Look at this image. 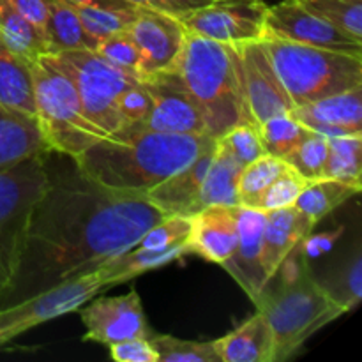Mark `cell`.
<instances>
[{
    "instance_id": "obj_10",
    "label": "cell",
    "mask_w": 362,
    "mask_h": 362,
    "mask_svg": "<svg viewBox=\"0 0 362 362\" xmlns=\"http://www.w3.org/2000/svg\"><path fill=\"white\" fill-rule=\"evenodd\" d=\"M267 7L265 0H212L179 20L189 34L235 46L265 37Z\"/></svg>"
},
{
    "instance_id": "obj_4",
    "label": "cell",
    "mask_w": 362,
    "mask_h": 362,
    "mask_svg": "<svg viewBox=\"0 0 362 362\" xmlns=\"http://www.w3.org/2000/svg\"><path fill=\"white\" fill-rule=\"evenodd\" d=\"M255 306L271 325L272 362L288 361L315 332L345 313L324 285L315 279L306 262H300L279 288L272 292L265 288Z\"/></svg>"
},
{
    "instance_id": "obj_21",
    "label": "cell",
    "mask_w": 362,
    "mask_h": 362,
    "mask_svg": "<svg viewBox=\"0 0 362 362\" xmlns=\"http://www.w3.org/2000/svg\"><path fill=\"white\" fill-rule=\"evenodd\" d=\"M48 152L35 117L0 106V170Z\"/></svg>"
},
{
    "instance_id": "obj_31",
    "label": "cell",
    "mask_w": 362,
    "mask_h": 362,
    "mask_svg": "<svg viewBox=\"0 0 362 362\" xmlns=\"http://www.w3.org/2000/svg\"><path fill=\"white\" fill-rule=\"evenodd\" d=\"M288 168L285 159L276 156L264 154L255 159L250 165L243 166L237 179V197L243 207H250L251 202L269 186L274 179H278Z\"/></svg>"
},
{
    "instance_id": "obj_15",
    "label": "cell",
    "mask_w": 362,
    "mask_h": 362,
    "mask_svg": "<svg viewBox=\"0 0 362 362\" xmlns=\"http://www.w3.org/2000/svg\"><path fill=\"white\" fill-rule=\"evenodd\" d=\"M127 32L141 52L140 78L173 69L187 34L179 18L144 7H138Z\"/></svg>"
},
{
    "instance_id": "obj_5",
    "label": "cell",
    "mask_w": 362,
    "mask_h": 362,
    "mask_svg": "<svg viewBox=\"0 0 362 362\" xmlns=\"http://www.w3.org/2000/svg\"><path fill=\"white\" fill-rule=\"evenodd\" d=\"M264 48L293 108L362 87V55L265 35Z\"/></svg>"
},
{
    "instance_id": "obj_33",
    "label": "cell",
    "mask_w": 362,
    "mask_h": 362,
    "mask_svg": "<svg viewBox=\"0 0 362 362\" xmlns=\"http://www.w3.org/2000/svg\"><path fill=\"white\" fill-rule=\"evenodd\" d=\"M297 2L362 42V0H297Z\"/></svg>"
},
{
    "instance_id": "obj_28",
    "label": "cell",
    "mask_w": 362,
    "mask_h": 362,
    "mask_svg": "<svg viewBox=\"0 0 362 362\" xmlns=\"http://www.w3.org/2000/svg\"><path fill=\"white\" fill-rule=\"evenodd\" d=\"M359 193L361 187L322 177V179L308 180V184L297 197L293 207L304 212L317 225L325 216H329L339 205H343L346 200H350V198Z\"/></svg>"
},
{
    "instance_id": "obj_23",
    "label": "cell",
    "mask_w": 362,
    "mask_h": 362,
    "mask_svg": "<svg viewBox=\"0 0 362 362\" xmlns=\"http://www.w3.org/2000/svg\"><path fill=\"white\" fill-rule=\"evenodd\" d=\"M184 255H189L186 240L175 244V246L163 247V250H138V247H131V250L103 262L95 271L101 276L105 286H115L120 285V283L129 281V279L138 278V276L145 274V272L163 267V265L172 264V262L182 258Z\"/></svg>"
},
{
    "instance_id": "obj_30",
    "label": "cell",
    "mask_w": 362,
    "mask_h": 362,
    "mask_svg": "<svg viewBox=\"0 0 362 362\" xmlns=\"http://www.w3.org/2000/svg\"><path fill=\"white\" fill-rule=\"evenodd\" d=\"M257 129L264 144L265 154L281 159H285L308 133V127H304L290 112L271 117Z\"/></svg>"
},
{
    "instance_id": "obj_2",
    "label": "cell",
    "mask_w": 362,
    "mask_h": 362,
    "mask_svg": "<svg viewBox=\"0 0 362 362\" xmlns=\"http://www.w3.org/2000/svg\"><path fill=\"white\" fill-rule=\"evenodd\" d=\"M214 141L211 136L159 133L134 124L101 138L73 161L85 177L105 189L144 197Z\"/></svg>"
},
{
    "instance_id": "obj_17",
    "label": "cell",
    "mask_w": 362,
    "mask_h": 362,
    "mask_svg": "<svg viewBox=\"0 0 362 362\" xmlns=\"http://www.w3.org/2000/svg\"><path fill=\"white\" fill-rule=\"evenodd\" d=\"M239 205H209L191 216L187 250L211 264L223 265L233 255L239 239Z\"/></svg>"
},
{
    "instance_id": "obj_42",
    "label": "cell",
    "mask_w": 362,
    "mask_h": 362,
    "mask_svg": "<svg viewBox=\"0 0 362 362\" xmlns=\"http://www.w3.org/2000/svg\"><path fill=\"white\" fill-rule=\"evenodd\" d=\"M110 356L117 362H158V354L147 338H131L108 345Z\"/></svg>"
},
{
    "instance_id": "obj_43",
    "label": "cell",
    "mask_w": 362,
    "mask_h": 362,
    "mask_svg": "<svg viewBox=\"0 0 362 362\" xmlns=\"http://www.w3.org/2000/svg\"><path fill=\"white\" fill-rule=\"evenodd\" d=\"M126 2L133 4L136 7H144V9L158 11V13L180 18L189 13V11L207 6L212 0H126Z\"/></svg>"
},
{
    "instance_id": "obj_11",
    "label": "cell",
    "mask_w": 362,
    "mask_h": 362,
    "mask_svg": "<svg viewBox=\"0 0 362 362\" xmlns=\"http://www.w3.org/2000/svg\"><path fill=\"white\" fill-rule=\"evenodd\" d=\"M151 95V112L140 124L159 133L209 136L200 108L175 69L141 76Z\"/></svg>"
},
{
    "instance_id": "obj_41",
    "label": "cell",
    "mask_w": 362,
    "mask_h": 362,
    "mask_svg": "<svg viewBox=\"0 0 362 362\" xmlns=\"http://www.w3.org/2000/svg\"><path fill=\"white\" fill-rule=\"evenodd\" d=\"M117 108H119V113L126 126L141 124L147 119L148 112H151V95H148V90L141 78L131 81L124 88L122 94L119 95V101H117Z\"/></svg>"
},
{
    "instance_id": "obj_39",
    "label": "cell",
    "mask_w": 362,
    "mask_h": 362,
    "mask_svg": "<svg viewBox=\"0 0 362 362\" xmlns=\"http://www.w3.org/2000/svg\"><path fill=\"white\" fill-rule=\"evenodd\" d=\"M191 228V218L187 216H166L152 225L133 247L138 250H163L175 246L187 239Z\"/></svg>"
},
{
    "instance_id": "obj_1",
    "label": "cell",
    "mask_w": 362,
    "mask_h": 362,
    "mask_svg": "<svg viewBox=\"0 0 362 362\" xmlns=\"http://www.w3.org/2000/svg\"><path fill=\"white\" fill-rule=\"evenodd\" d=\"M163 218L144 197L105 189L76 165L57 177L49 173L32 212L20 271L0 308L90 274L108 258L131 250Z\"/></svg>"
},
{
    "instance_id": "obj_25",
    "label": "cell",
    "mask_w": 362,
    "mask_h": 362,
    "mask_svg": "<svg viewBox=\"0 0 362 362\" xmlns=\"http://www.w3.org/2000/svg\"><path fill=\"white\" fill-rule=\"evenodd\" d=\"M30 64L0 41V106L35 117Z\"/></svg>"
},
{
    "instance_id": "obj_27",
    "label": "cell",
    "mask_w": 362,
    "mask_h": 362,
    "mask_svg": "<svg viewBox=\"0 0 362 362\" xmlns=\"http://www.w3.org/2000/svg\"><path fill=\"white\" fill-rule=\"evenodd\" d=\"M0 41L28 62L48 53L45 34L7 0H0Z\"/></svg>"
},
{
    "instance_id": "obj_34",
    "label": "cell",
    "mask_w": 362,
    "mask_h": 362,
    "mask_svg": "<svg viewBox=\"0 0 362 362\" xmlns=\"http://www.w3.org/2000/svg\"><path fill=\"white\" fill-rule=\"evenodd\" d=\"M158 354V362H221L214 341H189L170 334L148 338Z\"/></svg>"
},
{
    "instance_id": "obj_36",
    "label": "cell",
    "mask_w": 362,
    "mask_h": 362,
    "mask_svg": "<svg viewBox=\"0 0 362 362\" xmlns=\"http://www.w3.org/2000/svg\"><path fill=\"white\" fill-rule=\"evenodd\" d=\"M306 184L308 180L288 166L278 179L272 180V182L269 184L253 202H251V205L247 209H257V211L269 212L278 211V209L292 207Z\"/></svg>"
},
{
    "instance_id": "obj_16",
    "label": "cell",
    "mask_w": 362,
    "mask_h": 362,
    "mask_svg": "<svg viewBox=\"0 0 362 362\" xmlns=\"http://www.w3.org/2000/svg\"><path fill=\"white\" fill-rule=\"evenodd\" d=\"M239 239L232 257L221 265L239 283L240 288L251 300H257L269 286L267 274L262 264V244H264L265 212L239 205L237 209Z\"/></svg>"
},
{
    "instance_id": "obj_3",
    "label": "cell",
    "mask_w": 362,
    "mask_h": 362,
    "mask_svg": "<svg viewBox=\"0 0 362 362\" xmlns=\"http://www.w3.org/2000/svg\"><path fill=\"white\" fill-rule=\"evenodd\" d=\"M173 69L200 108L209 136L216 140L230 127L250 122L235 46L187 32Z\"/></svg>"
},
{
    "instance_id": "obj_37",
    "label": "cell",
    "mask_w": 362,
    "mask_h": 362,
    "mask_svg": "<svg viewBox=\"0 0 362 362\" xmlns=\"http://www.w3.org/2000/svg\"><path fill=\"white\" fill-rule=\"evenodd\" d=\"M216 144L223 151L228 152L243 166L250 165L255 159L265 154V148L260 140V134H258V129L250 122L237 124V126L230 127L226 133L216 138Z\"/></svg>"
},
{
    "instance_id": "obj_46",
    "label": "cell",
    "mask_w": 362,
    "mask_h": 362,
    "mask_svg": "<svg viewBox=\"0 0 362 362\" xmlns=\"http://www.w3.org/2000/svg\"><path fill=\"white\" fill-rule=\"evenodd\" d=\"M71 4H80V6H105V7H119V9H126V7H136L133 4L126 2V0H67Z\"/></svg>"
},
{
    "instance_id": "obj_20",
    "label": "cell",
    "mask_w": 362,
    "mask_h": 362,
    "mask_svg": "<svg viewBox=\"0 0 362 362\" xmlns=\"http://www.w3.org/2000/svg\"><path fill=\"white\" fill-rule=\"evenodd\" d=\"M315 223L297 207L265 212L262 264L269 283L278 276L290 255L313 232Z\"/></svg>"
},
{
    "instance_id": "obj_12",
    "label": "cell",
    "mask_w": 362,
    "mask_h": 362,
    "mask_svg": "<svg viewBox=\"0 0 362 362\" xmlns=\"http://www.w3.org/2000/svg\"><path fill=\"white\" fill-rule=\"evenodd\" d=\"M235 52L239 57L240 85L250 122L258 127L271 117L292 112V101L272 67L264 42L235 45Z\"/></svg>"
},
{
    "instance_id": "obj_44",
    "label": "cell",
    "mask_w": 362,
    "mask_h": 362,
    "mask_svg": "<svg viewBox=\"0 0 362 362\" xmlns=\"http://www.w3.org/2000/svg\"><path fill=\"white\" fill-rule=\"evenodd\" d=\"M7 2L45 34L46 20H48V9H46L45 0H7Z\"/></svg>"
},
{
    "instance_id": "obj_22",
    "label": "cell",
    "mask_w": 362,
    "mask_h": 362,
    "mask_svg": "<svg viewBox=\"0 0 362 362\" xmlns=\"http://www.w3.org/2000/svg\"><path fill=\"white\" fill-rule=\"evenodd\" d=\"M221 362H272L274 339L260 311L223 338L214 339Z\"/></svg>"
},
{
    "instance_id": "obj_18",
    "label": "cell",
    "mask_w": 362,
    "mask_h": 362,
    "mask_svg": "<svg viewBox=\"0 0 362 362\" xmlns=\"http://www.w3.org/2000/svg\"><path fill=\"white\" fill-rule=\"evenodd\" d=\"M216 152V141L205 148L200 156L193 159L189 165L180 168L168 179L159 182L151 191L144 194L148 204L154 205L165 216H191L198 212L202 184L209 172L212 158Z\"/></svg>"
},
{
    "instance_id": "obj_6",
    "label": "cell",
    "mask_w": 362,
    "mask_h": 362,
    "mask_svg": "<svg viewBox=\"0 0 362 362\" xmlns=\"http://www.w3.org/2000/svg\"><path fill=\"white\" fill-rule=\"evenodd\" d=\"M30 71L35 119L49 151L74 159L95 141L108 136L88 120L73 81L48 55L32 62Z\"/></svg>"
},
{
    "instance_id": "obj_7",
    "label": "cell",
    "mask_w": 362,
    "mask_h": 362,
    "mask_svg": "<svg viewBox=\"0 0 362 362\" xmlns=\"http://www.w3.org/2000/svg\"><path fill=\"white\" fill-rule=\"evenodd\" d=\"M48 154L0 170V306L20 271L32 212L49 184Z\"/></svg>"
},
{
    "instance_id": "obj_45",
    "label": "cell",
    "mask_w": 362,
    "mask_h": 362,
    "mask_svg": "<svg viewBox=\"0 0 362 362\" xmlns=\"http://www.w3.org/2000/svg\"><path fill=\"white\" fill-rule=\"evenodd\" d=\"M338 233H324L320 237H313L310 233L303 240V244H300V250H303V253L306 257H318V255L324 253V251H327L332 246V243L338 239Z\"/></svg>"
},
{
    "instance_id": "obj_24",
    "label": "cell",
    "mask_w": 362,
    "mask_h": 362,
    "mask_svg": "<svg viewBox=\"0 0 362 362\" xmlns=\"http://www.w3.org/2000/svg\"><path fill=\"white\" fill-rule=\"evenodd\" d=\"M48 9V20H46V55H55L62 52H73V49H88L95 52L98 41L85 30L76 9L67 0H45Z\"/></svg>"
},
{
    "instance_id": "obj_14",
    "label": "cell",
    "mask_w": 362,
    "mask_h": 362,
    "mask_svg": "<svg viewBox=\"0 0 362 362\" xmlns=\"http://www.w3.org/2000/svg\"><path fill=\"white\" fill-rule=\"evenodd\" d=\"M80 317L85 325V341L113 345L131 338H151L152 332L145 320L141 299L136 290L126 296L98 297L80 308Z\"/></svg>"
},
{
    "instance_id": "obj_38",
    "label": "cell",
    "mask_w": 362,
    "mask_h": 362,
    "mask_svg": "<svg viewBox=\"0 0 362 362\" xmlns=\"http://www.w3.org/2000/svg\"><path fill=\"white\" fill-rule=\"evenodd\" d=\"M95 52L103 59H106L120 69L127 71V73L136 74V76L141 74V52L127 30L101 39L98 42Z\"/></svg>"
},
{
    "instance_id": "obj_32",
    "label": "cell",
    "mask_w": 362,
    "mask_h": 362,
    "mask_svg": "<svg viewBox=\"0 0 362 362\" xmlns=\"http://www.w3.org/2000/svg\"><path fill=\"white\" fill-rule=\"evenodd\" d=\"M73 6L80 16L81 23H83L85 30L98 42L113 34L126 32L133 23L138 11V7L119 9V7L80 6V4H73Z\"/></svg>"
},
{
    "instance_id": "obj_26",
    "label": "cell",
    "mask_w": 362,
    "mask_h": 362,
    "mask_svg": "<svg viewBox=\"0 0 362 362\" xmlns=\"http://www.w3.org/2000/svg\"><path fill=\"white\" fill-rule=\"evenodd\" d=\"M240 170H243V165L216 144L214 158L202 184L198 211L209 205H232V207L240 205L239 197H237V179H239Z\"/></svg>"
},
{
    "instance_id": "obj_9",
    "label": "cell",
    "mask_w": 362,
    "mask_h": 362,
    "mask_svg": "<svg viewBox=\"0 0 362 362\" xmlns=\"http://www.w3.org/2000/svg\"><path fill=\"white\" fill-rule=\"evenodd\" d=\"M103 288L105 283L101 276L98 271H92L90 274L66 279L45 292L0 308V346L27 332L28 329L78 311Z\"/></svg>"
},
{
    "instance_id": "obj_19",
    "label": "cell",
    "mask_w": 362,
    "mask_h": 362,
    "mask_svg": "<svg viewBox=\"0 0 362 362\" xmlns=\"http://www.w3.org/2000/svg\"><path fill=\"white\" fill-rule=\"evenodd\" d=\"M290 113L304 127L327 138L362 133V87L327 95Z\"/></svg>"
},
{
    "instance_id": "obj_29",
    "label": "cell",
    "mask_w": 362,
    "mask_h": 362,
    "mask_svg": "<svg viewBox=\"0 0 362 362\" xmlns=\"http://www.w3.org/2000/svg\"><path fill=\"white\" fill-rule=\"evenodd\" d=\"M362 133L346 134V136L329 138L327 161L324 166L325 179H334L339 182L352 184L361 187L362 173Z\"/></svg>"
},
{
    "instance_id": "obj_40",
    "label": "cell",
    "mask_w": 362,
    "mask_h": 362,
    "mask_svg": "<svg viewBox=\"0 0 362 362\" xmlns=\"http://www.w3.org/2000/svg\"><path fill=\"white\" fill-rule=\"evenodd\" d=\"M324 285V283H322ZM329 296L343 308V311H350L361 303L362 299V260L357 253L352 264L343 271V274L332 285H324Z\"/></svg>"
},
{
    "instance_id": "obj_13",
    "label": "cell",
    "mask_w": 362,
    "mask_h": 362,
    "mask_svg": "<svg viewBox=\"0 0 362 362\" xmlns=\"http://www.w3.org/2000/svg\"><path fill=\"white\" fill-rule=\"evenodd\" d=\"M265 35L299 42V45L317 46V48L334 49L343 53L362 55V42L345 34L329 21L308 11L297 0H281L267 7L265 16Z\"/></svg>"
},
{
    "instance_id": "obj_8",
    "label": "cell",
    "mask_w": 362,
    "mask_h": 362,
    "mask_svg": "<svg viewBox=\"0 0 362 362\" xmlns=\"http://www.w3.org/2000/svg\"><path fill=\"white\" fill-rule=\"evenodd\" d=\"M48 57L73 81L90 122L106 134L119 133L127 127L117 108V101L124 88L140 76L113 66L98 52L88 49H73Z\"/></svg>"
},
{
    "instance_id": "obj_35",
    "label": "cell",
    "mask_w": 362,
    "mask_h": 362,
    "mask_svg": "<svg viewBox=\"0 0 362 362\" xmlns=\"http://www.w3.org/2000/svg\"><path fill=\"white\" fill-rule=\"evenodd\" d=\"M327 151L329 138L308 129L306 136L286 156L285 161L290 168L296 170L306 180L322 179L325 161H327Z\"/></svg>"
}]
</instances>
